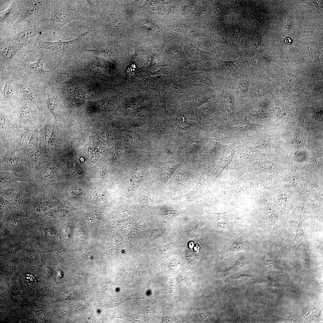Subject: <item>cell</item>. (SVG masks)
Instances as JSON below:
<instances>
[{"mask_svg": "<svg viewBox=\"0 0 323 323\" xmlns=\"http://www.w3.org/2000/svg\"><path fill=\"white\" fill-rule=\"evenodd\" d=\"M238 87L241 91L243 93L247 92L249 89V83L246 79L240 80L238 84Z\"/></svg>", "mask_w": 323, "mask_h": 323, "instance_id": "8fae6325", "label": "cell"}, {"mask_svg": "<svg viewBox=\"0 0 323 323\" xmlns=\"http://www.w3.org/2000/svg\"><path fill=\"white\" fill-rule=\"evenodd\" d=\"M11 10L10 9H7L4 15L3 18H5L8 16L11 13Z\"/></svg>", "mask_w": 323, "mask_h": 323, "instance_id": "44dd1931", "label": "cell"}, {"mask_svg": "<svg viewBox=\"0 0 323 323\" xmlns=\"http://www.w3.org/2000/svg\"><path fill=\"white\" fill-rule=\"evenodd\" d=\"M304 236V232L302 228V222H300L298 226L296 232V235L295 238L293 241V242H298L300 239L302 238Z\"/></svg>", "mask_w": 323, "mask_h": 323, "instance_id": "30bf717a", "label": "cell"}, {"mask_svg": "<svg viewBox=\"0 0 323 323\" xmlns=\"http://www.w3.org/2000/svg\"><path fill=\"white\" fill-rule=\"evenodd\" d=\"M225 104L228 111L231 113L233 112L234 101L232 95L225 90V95L223 96Z\"/></svg>", "mask_w": 323, "mask_h": 323, "instance_id": "ba28073f", "label": "cell"}, {"mask_svg": "<svg viewBox=\"0 0 323 323\" xmlns=\"http://www.w3.org/2000/svg\"><path fill=\"white\" fill-rule=\"evenodd\" d=\"M26 154L27 157L29 159H32L35 157V152L32 149H28Z\"/></svg>", "mask_w": 323, "mask_h": 323, "instance_id": "e0dca14e", "label": "cell"}, {"mask_svg": "<svg viewBox=\"0 0 323 323\" xmlns=\"http://www.w3.org/2000/svg\"><path fill=\"white\" fill-rule=\"evenodd\" d=\"M25 97L17 82L8 72L1 71V103L11 104L20 103Z\"/></svg>", "mask_w": 323, "mask_h": 323, "instance_id": "7a4b0ae2", "label": "cell"}, {"mask_svg": "<svg viewBox=\"0 0 323 323\" xmlns=\"http://www.w3.org/2000/svg\"><path fill=\"white\" fill-rule=\"evenodd\" d=\"M42 174L43 177L46 179H50L53 177V171L51 168L47 167L43 170Z\"/></svg>", "mask_w": 323, "mask_h": 323, "instance_id": "4fadbf2b", "label": "cell"}, {"mask_svg": "<svg viewBox=\"0 0 323 323\" xmlns=\"http://www.w3.org/2000/svg\"><path fill=\"white\" fill-rule=\"evenodd\" d=\"M42 1H33L30 3V7L39 9L41 6Z\"/></svg>", "mask_w": 323, "mask_h": 323, "instance_id": "2e32d148", "label": "cell"}, {"mask_svg": "<svg viewBox=\"0 0 323 323\" xmlns=\"http://www.w3.org/2000/svg\"><path fill=\"white\" fill-rule=\"evenodd\" d=\"M35 62L28 65L17 68L13 72L22 80L38 86L47 89L50 86L49 81L53 71L45 70L42 61L43 55Z\"/></svg>", "mask_w": 323, "mask_h": 323, "instance_id": "6da1fadb", "label": "cell"}, {"mask_svg": "<svg viewBox=\"0 0 323 323\" xmlns=\"http://www.w3.org/2000/svg\"><path fill=\"white\" fill-rule=\"evenodd\" d=\"M142 175L140 174H139V173H138L137 174L134 175L132 177L131 182L135 186H136V185H138L139 183L141 181L142 178Z\"/></svg>", "mask_w": 323, "mask_h": 323, "instance_id": "9a60e30c", "label": "cell"}, {"mask_svg": "<svg viewBox=\"0 0 323 323\" xmlns=\"http://www.w3.org/2000/svg\"><path fill=\"white\" fill-rule=\"evenodd\" d=\"M285 42L286 43L290 45L291 43V40L290 38H287L285 39Z\"/></svg>", "mask_w": 323, "mask_h": 323, "instance_id": "7402d4cb", "label": "cell"}, {"mask_svg": "<svg viewBox=\"0 0 323 323\" xmlns=\"http://www.w3.org/2000/svg\"><path fill=\"white\" fill-rule=\"evenodd\" d=\"M31 133L30 132H27L23 135V139L25 142H28L30 138Z\"/></svg>", "mask_w": 323, "mask_h": 323, "instance_id": "ac0fdd59", "label": "cell"}, {"mask_svg": "<svg viewBox=\"0 0 323 323\" xmlns=\"http://www.w3.org/2000/svg\"><path fill=\"white\" fill-rule=\"evenodd\" d=\"M194 246V243L193 242H191L189 244V247L191 249H192Z\"/></svg>", "mask_w": 323, "mask_h": 323, "instance_id": "603a6c76", "label": "cell"}, {"mask_svg": "<svg viewBox=\"0 0 323 323\" xmlns=\"http://www.w3.org/2000/svg\"><path fill=\"white\" fill-rule=\"evenodd\" d=\"M89 51L93 52L95 55L97 56H101L105 57H110L111 55L110 51L105 50H89Z\"/></svg>", "mask_w": 323, "mask_h": 323, "instance_id": "7c38bea8", "label": "cell"}, {"mask_svg": "<svg viewBox=\"0 0 323 323\" xmlns=\"http://www.w3.org/2000/svg\"><path fill=\"white\" fill-rule=\"evenodd\" d=\"M210 216L214 226L219 232H226L229 227L228 211L222 213H214L204 210Z\"/></svg>", "mask_w": 323, "mask_h": 323, "instance_id": "8992f818", "label": "cell"}, {"mask_svg": "<svg viewBox=\"0 0 323 323\" xmlns=\"http://www.w3.org/2000/svg\"><path fill=\"white\" fill-rule=\"evenodd\" d=\"M199 249H200V247H199V246H198L197 245L195 246V248H194L195 250L196 251H199Z\"/></svg>", "mask_w": 323, "mask_h": 323, "instance_id": "cb8c5ba5", "label": "cell"}, {"mask_svg": "<svg viewBox=\"0 0 323 323\" xmlns=\"http://www.w3.org/2000/svg\"><path fill=\"white\" fill-rule=\"evenodd\" d=\"M35 152V157L37 158V159H40L42 157V154L41 151L40 150H37Z\"/></svg>", "mask_w": 323, "mask_h": 323, "instance_id": "d6986e66", "label": "cell"}, {"mask_svg": "<svg viewBox=\"0 0 323 323\" xmlns=\"http://www.w3.org/2000/svg\"><path fill=\"white\" fill-rule=\"evenodd\" d=\"M182 199L185 201L201 203L214 202L217 198L210 191L205 181L204 174L203 173L196 186L185 195Z\"/></svg>", "mask_w": 323, "mask_h": 323, "instance_id": "277c9868", "label": "cell"}, {"mask_svg": "<svg viewBox=\"0 0 323 323\" xmlns=\"http://www.w3.org/2000/svg\"><path fill=\"white\" fill-rule=\"evenodd\" d=\"M36 34L35 29H29L20 32L18 34L17 37L19 39L24 40L34 37Z\"/></svg>", "mask_w": 323, "mask_h": 323, "instance_id": "9c48e42d", "label": "cell"}, {"mask_svg": "<svg viewBox=\"0 0 323 323\" xmlns=\"http://www.w3.org/2000/svg\"><path fill=\"white\" fill-rule=\"evenodd\" d=\"M17 161L13 157H9L6 161V166L11 168L16 167L17 165Z\"/></svg>", "mask_w": 323, "mask_h": 323, "instance_id": "5bb4252c", "label": "cell"}, {"mask_svg": "<svg viewBox=\"0 0 323 323\" xmlns=\"http://www.w3.org/2000/svg\"><path fill=\"white\" fill-rule=\"evenodd\" d=\"M307 137L304 118L301 115L296 127L293 138V140L298 149H307Z\"/></svg>", "mask_w": 323, "mask_h": 323, "instance_id": "5b68a950", "label": "cell"}, {"mask_svg": "<svg viewBox=\"0 0 323 323\" xmlns=\"http://www.w3.org/2000/svg\"><path fill=\"white\" fill-rule=\"evenodd\" d=\"M18 84L25 97L41 111L44 106H47L48 100L47 89H44L32 83L23 81L14 72H8Z\"/></svg>", "mask_w": 323, "mask_h": 323, "instance_id": "3957f363", "label": "cell"}, {"mask_svg": "<svg viewBox=\"0 0 323 323\" xmlns=\"http://www.w3.org/2000/svg\"><path fill=\"white\" fill-rule=\"evenodd\" d=\"M38 139L37 135L36 134H34L32 136L30 141L33 143L35 144L38 142Z\"/></svg>", "mask_w": 323, "mask_h": 323, "instance_id": "ffe728a7", "label": "cell"}, {"mask_svg": "<svg viewBox=\"0 0 323 323\" xmlns=\"http://www.w3.org/2000/svg\"><path fill=\"white\" fill-rule=\"evenodd\" d=\"M192 79L195 82L202 83L213 87L215 84L211 75L209 73H199L192 76Z\"/></svg>", "mask_w": 323, "mask_h": 323, "instance_id": "52a82bcc", "label": "cell"}]
</instances>
